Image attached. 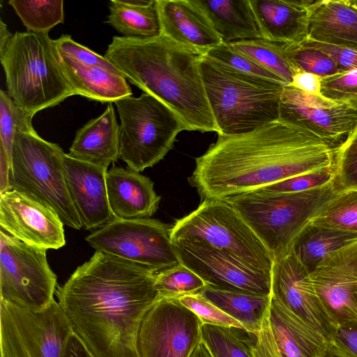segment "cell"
<instances>
[{
  "label": "cell",
  "instance_id": "cell-1",
  "mask_svg": "<svg viewBox=\"0 0 357 357\" xmlns=\"http://www.w3.org/2000/svg\"><path fill=\"white\" fill-rule=\"evenodd\" d=\"M157 271L96 251L57 287L58 303L73 331L94 357H138L140 324L159 296Z\"/></svg>",
  "mask_w": 357,
  "mask_h": 357
},
{
  "label": "cell",
  "instance_id": "cell-2",
  "mask_svg": "<svg viewBox=\"0 0 357 357\" xmlns=\"http://www.w3.org/2000/svg\"><path fill=\"white\" fill-rule=\"evenodd\" d=\"M340 144L280 119L235 135H218L195 158L188 181L202 200L226 199L286 178L336 169Z\"/></svg>",
  "mask_w": 357,
  "mask_h": 357
},
{
  "label": "cell",
  "instance_id": "cell-3",
  "mask_svg": "<svg viewBox=\"0 0 357 357\" xmlns=\"http://www.w3.org/2000/svg\"><path fill=\"white\" fill-rule=\"evenodd\" d=\"M204 55L160 35L114 36L104 56L130 83L169 107L187 130L218 133L201 73Z\"/></svg>",
  "mask_w": 357,
  "mask_h": 357
},
{
  "label": "cell",
  "instance_id": "cell-4",
  "mask_svg": "<svg viewBox=\"0 0 357 357\" xmlns=\"http://www.w3.org/2000/svg\"><path fill=\"white\" fill-rule=\"evenodd\" d=\"M200 69L218 135L247 132L279 119L284 84L241 72L206 54Z\"/></svg>",
  "mask_w": 357,
  "mask_h": 357
},
{
  "label": "cell",
  "instance_id": "cell-5",
  "mask_svg": "<svg viewBox=\"0 0 357 357\" xmlns=\"http://www.w3.org/2000/svg\"><path fill=\"white\" fill-rule=\"evenodd\" d=\"M0 59L7 93L32 119L75 96L63 73L54 40L47 33L15 32L0 50Z\"/></svg>",
  "mask_w": 357,
  "mask_h": 357
},
{
  "label": "cell",
  "instance_id": "cell-6",
  "mask_svg": "<svg viewBox=\"0 0 357 357\" xmlns=\"http://www.w3.org/2000/svg\"><path fill=\"white\" fill-rule=\"evenodd\" d=\"M341 189L336 176L309 190L278 192L257 189L225 200L245 220L274 258L291 250L298 235Z\"/></svg>",
  "mask_w": 357,
  "mask_h": 357
},
{
  "label": "cell",
  "instance_id": "cell-7",
  "mask_svg": "<svg viewBox=\"0 0 357 357\" xmlns=\"http://www.w3.org/2000/svg\"><path fill=\"white\" fill-rule=\"evenodd\" d=\"M173 244L213 250L255 269L271 275L273 257L226 200L205 199L198 207L176 220L171 228Z\"/></svg>",
  "mask_w": 357,
  "mask_h": 357
},
{
  "label": "cell",
  "instance_id": "cell-8",
  "mask_svg": "<svg viewBox=\"0 0 357 357\" xmlns=\"http://www.w3.org/2000/svg\"><path fill=\"white\" fill-rule=\"evenodd\" d=\"M65 153L36 131L17 132L14 137L9 186L52 208L64 225L82 228L71 201L63 172Z\"/></svg>",
  "mask_w": 357,
  "mask_h": 357
},
{
  "label": "cell",
  "instance_id": "cell-9",
  "mask_svg": "<svg viewBox=\"0 0 357 357\" xmlns=\"http://www.w3.org/2000/svg\"><path fill=\"white\" fill-rule=\"evenodd\" d=\"M121 124L119 158L137 172L158 163L187 128L178 116L156 98L144 93L116 100Z\"/></svg>",
  "mask_w": 357,
  "mask_h": 357
},
{
  "label": "cell",
  "instance_id": "cell-10",
  "mask_svg": "<svg viewBox=\"0 0 357 357\" xmlns=\"http://www.w3.org/2000/svg\"><path fill=\"white\" fill-rule=\"evenodd\" d=\"M73 333L55 300L37 312L0 300L1 357H65Z\"/></svg>",
  "mask_w": 357,
  "mask_h": 357
},
{
  "label": "cell",
  "instance_id": "cell-11",
  "mask_svg": "<svg viewBox=\"0 0 357 357\" xmlns=\"http://www.w3.org/2000/svg\"><path fill=\"white\" fill-rule=\"evenodd\" d=\"M46 252L0 229V300L34 312L54 301L56 275Z\"/></svg>",
  "mask_w": 357,
  "mask_h": 357
},
{
  "label": "cell",
  "instance_id": "cell-12",
  "mask_svg": "<svg viewBox=\"0 0 357 357\" xmlns=\"http://www.w3.org/2000/svg\"><path fill=\"white\" fill-rule=\"evenodd\" d=\"M171 228L151 218H114L89 234L85 241L96 251L159 272L180 264L171 239Z\"/></svg>",
  "mask_w": 357,
  "mask_h": 357
},
{
  "label": "cell",
  "instance_id": "cell-13",
  "mask_svg": "<svg viewBox=\"0 0 357 357\" xmlns=\"http://www.w3.org/2000/svg\"><path fill=\"white\" fill-rule=\"evenodd\" d=\"M203 324L178 298L159 296L140 324L137 356L189 357L202 341Z\"/></svg>",
  "mask_w": 357,
  "mask_h": 357
},
{
  "label": "cell",
  "instance_id": "cell-14",
  "mask_svg": "<svg viewBox=\"0 0 357 357\" xmlns=\"http://www.w3.org/2000/svg\"><path fill=\"white\" fill-rule=\"evenodd\" d=\"M271 294L331 344L337 326L316 293L310 273L292 250L273 259Z\"/></svg>",
  "mask_w": 357,
  "mask_h": 357
},
{
  "label": "cell",
  "instance_id": "cell-15",
  "mask_svg": "<svg viewBox=\"0 0 357 357\" xmlns=\"http://www.w3.org/2000/svg\"><path fill=\"white\" fill-rule=\"evenodd\" d=\"M279 119L340 144L357 124V109L287 85L280 98Z\"/></svg>",
  "mask_w": 357,
  "mask_h": 357
},
{
  "label": "cell",
  "instance_id": "cell-16",
  "mask_svg": "<svg viewBox=\"0 0 357 357\" xmlns=\"http://www.w3.org/2000/svg\"><path fill=\"white\" fill-rule=\"evenodd\" d=\"M310 276L337 327L357 321V241L328 255Z\"/></svg>",
  "mask_w": 357,
  "mask_h": 357
},
{
  "label": "cell",
  "instance_id": "cell-17",
  "mask_svg": "<svg viewBox=\"0 0 357 357\" xmlns=\"http://www.w3.org/2000/svg\"><path fill=\"white\" fill-rule=\"evenodd\" d=\"M63 223L57 213L15 190L0 194L1 229L20 241L45 250L66 244Z\"/></svg>",
  "mask_w": 357,
  "mask_h": 357
},
{
  "label": "cell",
  "instance_id": "cell-18",
  "mask_svg": "<svg viewBox=\"0 0 357 357\" xmlns=\"http://www.w3.org/2000/svg\"><path fill=\"white\" fill-rule=\"evenodd\" d=\"M174 245L180 264L196 273L207 284L271 294V275L213 250L180 244Z\"/></svg>",
  "mask_w": 357,
  "mask_h": 357
},
{
  "label": "cell",
  "instance_id": "cell-19",
  "mask_svg": "<svg viewBox=\"0 0 357 357\" xmlns=\"http://www.w3.org/2000/svg\"><path fill=\"white\" fill-rule=\"evenodd\" d=\"M107 170L64 155L66 186L85 230L98 229L114 219L107 197Z\"/></svg>",
  "mask_w": 357,
  "mask_h": 357
},
{
  "label": "cell",
  "instance_id": "cell-20",
  "mask_svg": "<svg viewBox=\"0 0 357 357\" xmlns=\"http://www.w3.org/2000/svg\"><path fill=\"white\" fill-rule=\"evenodd\" d=\"M161 35L204 54L222 43L205 13L192 0H156Z\"/></svg>",
  "mask_w": 357,
  "mask_h": 357
},
{
  "label": "cell",
  "instance_id": "cell-21",
  "mask_svg": "<svg viewBox=\"0 0 357 357\" xmlns=\"http://www.w3.org/2000/svg\"><path fill=\"white\" fill-rule=\"evenodd\" d=\"M106 183L114 218H151L156 212L160 197L149 177L128 167L112 165L107 172Z\"/></svg>",
  "mask_w": 357,
  "mask_h": 357
},
{
  "label": "cell",
  "instance_id": "cell-22",
  "mask_svg": "<svg viewBox=\"0 0 357 357\" xmlns=\"http://www.w3.org/2000/svg\"><path fill=\"white\" fill-rule=\"evenodd\" d=\"M263 39L287 45L308 36L309 0H250Z\"/></svg>",
  "mask_w": 357,
  "mask_h": 357
},
{
  "label": "cell",
  "instance_id": "cell-23",
  "mask_svg": "<svg viewBox=\"0 0 357 357\" xmlns=\"http://www.w3.org/2000/svg\"><path fill=\"white\" fill-rule=\"evenodd\" d=\"M268 319L282 357H321L330 345L272 294Z\"/></svg>",
  "mask_w": 357,
  "mask_h": 357
},
{
  "label": "cell",
  "instance_id": "cell-24",
  "mask_svg": "<svg viewBox=\"0 0 357 357\" xmlns=\"http://www.w3.org/2000/svg\"><path fill=\"white\" fill-rule=\"evenodd\" d=\"M119 129L114 108L109 103L100 116L77 131L68 155L107 169L119 158Z\"/></svg>",
  "mask_w": 357,
  "mask_h": 357
},
{
  "label": "cell",
  "instance_id": "cell-25",
  "mask_svg": "<svg viewBox=\"0 0 357 357\" xmlns=\"http://www.w3.org/2000/svg\"><path fill=\"white\" fill-rule=\"evenodd\" d=\"M59 59L63 73L75 95L109 103L132 95L122 74L79 63L60 53Z\"/></svg>",
  "mask_w": 357,
  "mask_h": 357
},
{
  "label": "cell",
  "instance_id": "cell-26",
  "mask_svg": "<svg viewBox=\"0 0 357 357\" xmlns=\"http://www.w3.org/2000/svg\"><path fill=\"white\" fill-rule=\"evenodd\" d=\"M307 38L332 44H357V8L349 0L312 1Z\"/></svg>",
  "mask_w": 357,
  "mask_h": 357
},
{
  "label": "cell",
  "instance_id": "cell-27",
  "mask_svg": "<svg viewBox=\"0 0 357 357\" xmlns=\"http://www.w3.org/2000/svg\"><path fill=\"white\" fill-rule=\"evenodd\" d=\"M206 15L222 43L263 39L250 0H192Z\"/></svg>",
  "mask_w": 357,
  "mask_h": 357
},
{
  "label": "cell",
  "instance_id": "cell-28",
  "mask_svg": "<svg viewBox=\"0 0 357 357\" xmlns=\"http://www.w3.org/2000/svg\"><path fill=\"white\" fill-rule=\"evenodd\" d=\"M206 299L238 321L252 334L259 332L267 312L271 295L206 285L200 292Z\"/></svg>",
  "mask_w": 357,
  "mask_h": 357
},
{
  "label": "cell",
  "instance_id": "cell-29",
  "mask_svg": "<svg viewBox=\"0 0 357 357\" xmlns=\"http://www.w3.org/2000/svg\"><path fill=\"white\" fill-rule=\"evenodd\" d=\"M357 241V232L307 224L296 237L292 251L311 273L328 255Z\"/></svg>",
  "mask_w": 357,
  "mask_h": 357
},
{
  "label": "cell",
  "instance_id": "cell-30",
  "mask_svg": "<svg viewBox=\"0 0 357 357\" xmlns=\"http://www.w3.org/2000/svg\"><path fill=\"white\" fill-rule=\"evenodd\" d=\"M107 22L125 37L154 38L161 35L156 0L147 6L123 5L118 0L109 2Z\"/></svg>",
  "mask_w": 357,
  "mask_h": 357
},
{
  "label": "cell",
  "instance_id": "cell-31",
  "mask_svg": "<svg viewBox=\"0 0 357 357\" xmlns=\"http://www.w3.org/2000/svg\"><path fill=\"white\" fill-rule=\"evenodd\" d=\"M227 44L278 76L285 86L291 84L294 76L298 73L287 55L284 44L262 38Z\"/></svg>",
  "mask_w": 357,
  "mask_h": 357
},
{
  "label": "cell",
  "instance_id": "cell-32",
  "mask_svg": "<svg viewBox=\"0 0 357 357\" xmlns=\"http://www.w3.org/2000/svg\"><path fill=\"white\" fill-rule=\"evenodd\" d=\"M202 337L214 357H253L254 334L244 329L203 324Z\"/></svg>",
  "mask_w": 357,
  "mask_h": 357
},
{
  "label": "cell",
  "instance_id": "cell-33",
  "mask_svg": "<svg viewBox=\"0 0 357 357\" xmlns=\"http://www.w3.org/2000/svg\"><path fill=\"white\" fill-rule=\"evenodd\" d=\"M308 224L357 232V190H340L317 211Z\"/></svg>",
  "mask_w": 357,
  "mask_h": 357
},
{
  "label": "cell",
  "instance_id": "cell-34",
  "mask_svg": "<svg viewBox=\"0 0 357 357\" xmlns=\"http://www.w3.org/2000/svg\"><path fill=\"white\" fill-rule=\"evenodd\" d=\"M27 31L47 33L64 20L63 0H10Z\"/></svg>",
  "mask_w": 357,
  "mask_h": 357
},
{
  "label": "cell",
  "instance_id": "cell-35",
  "mask_svg": "<svg viewBox=\"0 0 357 357\" xmlns=\"http://www.w3.org/2000/svg\"><path fill=\"white\" fill-rule=\"evenodd\" d=\"M206 285L200 276L181 264L157 272L154 283L160 297L176 298L199 293Z\"/></svg>",
  "mask_w": 357,
  "mask_h": 357
},
{
  "label": "cell",
  "instance_id": "cell-36",
  "mask_svg": "<svg viewBox=\"0 0 357 357\" xmlns=\"http://www.w3.org/2000/svg\"><path fill=\"white\" fill-rule=\"evenodd\" d=\"M32 118L26 114L8 93L0 90V146L8 154L11 163L14 137L17 132L35 131Z\"/></svg>",
  "mask_w": 357,
  "mask_h": 357
},
{
  "label": "cell",
  "instance_id": "cell-37",
  "mask_svg": "<svg viewBox=\"0 0 357 357\" xmlns=\"http://www.w3.org/2000/svg\"><path fill=\"white\" fill-rule=\"evenodd\" d=\"M287 55L297 72L303 71L322 79L340 73L336 63L324 52L302 44L285 45Z\"/></svg>",
  "mask_w": 357,
  "mask_h": 357
},
{
  "label": "cell",
  "instance_id": "cell-38",
  "mask_svg": "<svg viewBox=\"0 0 357 357\" xmlns=\"http://www.w3.org/2000/svg\"><path fill=\"white\" fill-rule=\"evenodd\" d=\"M335 176L341 189L357 190V124L337 147Z\"/></svg>",
  "mask_w": 357,
  "mask_h": 357
},
{
  "label": "cell",
  "instance_id": "cell-39",
  "mask_svg": "<svg viewBox=\"0 0 357 357\" xmlns=\"http://www.w3.org/2000/svg\"><path fill=\"white\" fill-rule=\"evenodd\" d=\"M321 93L337 103L357 109V70L322 79Z\"/></svg>",
  "mask_w": 357,
  "mask_h": 357
},
{
  "label": "cell",
  "instance_id": "cell-40",
  "mask_svg": "<svg viewBox=\"0 0 357 357\" xmlns=\"http://www.w3.org/2000/svg\"><path fill=\"white\" fill-rule=\"evenodd\" d=\"M178 299L197 314L204 324L244 329L238 321L220 310L200 293L185 295Z\"/></svg>",
  "mask_w": 357,
  "mask_h": 357
},
{
  "label": "cell",
  "instance_id": "cell-41",
  "mask_svg": "<svg viewBox=\"0 0 357 357\" xmlns=\"http://www.w3.org/2000/svg\"><path fill=\"white\" fill-rule=\"evenodd\" d=\"M206 55L241 72L275 80L284 84L278 76L244 54L234 50L227 43H222L212 48L206 53Z\"/></svg>",
  "mask_w": 357,
  "mask_h": 357
},
{
  "label": "cell",
  "instance_id": "cell-42",
  "mask_svg": "<svg viewBox=\"0 0 357 357\" xmlns=\"http://www.w3.org/2000/svg\"><path fill=\"white\" fill-rule=\"evenodd\" d=\"M335 178V169H326L298 174L260 188L278 192H297L324 185Z\"/></svg>",
  "mask_w": 357,
  "mask_h": 357
},
{
  "label": "cell",
  "instance_id": "cell-43",
  "mask_svg": "<svg viewBox=\"0 0 357 357\" xmlns=\"http://www.w3.org/2000/svg\"><path fill=\"white\" fill-rule=\"evenodd\" d=\"M54 43L58 52L61 54L68 56L79 63L101 67L112 72L121 74L105 56L75 42L70 35H61L58 39L54 40Z\"/></svg>",
  "mask_w": 357,
  "mask_h": 357
},
{
  "label": "cell",
  "instance_id": "cell-44",
  "mask_svg": "<svg viewBox=\"0 0 357 357\" xmlns=\"http://www.w3.org/2000/svg\"><path fill=\"white\" fill-rule=\"evenodd\" d=\"M301 44L319 50L336 63L340 73L357 70V44H332L306 39Z\"/></svg>",
  "mask_w": 357,
  "mask_h": 357
},
{
  "label": "cell",
  "instance_id": "cell-45",
  "mask_svg": "<svg viewBox=\"0 0 357 357\" xmlns=\"http://www.w3.org/2000/svg\"><path fill=\"white\" fill-rule=\"evenodd\" d=\"M330 344L345 357H357V321L338 326Z\"/></svg>",
  "mask_w": 357,
  "mask_h": 357
},
{
  "label": "cell",
  "instance_id": "cell-46",
  "mask_svg": "<svg viewBox=\"0 0 357 357\" xmlns=\"http://www.w3.org/2000/svg\"><path fill=\"white\" fill-rule=\"evenodd\" d=\"M321 79V77L314 74L299 71L294 76L290 86L307 93L322 96Z\"/></svg>",
  "mask_w": 357,
  "mask_h": 357
},
{
  "label": "cell",
  "instance_id": "cell-47",
  "mask_svg": "<svg viewBox=\"0 0 357 357\" xmlns=\"http://www.w3.org/2000/svg\"><path fill=\"white\" fill-rule=\"evenodd\" d=\"M65 357H94L84 342L74 333L70 335Z\"/></svg>",
  "mask_w": 357,
  "mask_h": 357
},
{
  "label": "cell",
  "instance_id": "cell-48",
  "mask_svg": "<svg viewBox=\"0 0 357 357\" xmlns=\"http://www.w3.org/2000/svg\"><path fill=\"white\" fill-rule=\"evenodd\" d=\"M10 172V160L3 148L0 146V194L10 190L9 186Z\"/></svg>",
  "mask_w": 357,
  "mask_h": 357
},
{
  "label": "cell",
  "instance_id": "cell-49",
  "mask_svg": "<svg viewBox=\"0 0 357 357\" xmlns=\"http://www.w3.org/2000/svg\"><path fill=\"white\" fill-rule=\"evenodd\" d=\"M189 357H214V356L202 340Z\"/></svg>",
  "mask_w": 357,
  "mask_h": 357
},
{
  "label": "cell",
  "instance_id": "cell-50",
  "mask_svg": "<svg viewBox=\"0 0 357 357\" xmlns=\"http://www.w3.org/2000/svg\"><path fill=\"white\" fill-rule=\"evenodd\" d=\"M12 34L7 29V25L0 20V50L3 49L10 40Z\"/></svg>",
  "mask_w": 357,
  "mask_h": 357
},
{
  "label": "cell",
  "instance_id": "cell-51",
  "mask_svg": "<svg viewBox=\"0 0 357 357\" xmlns=\"http://www.w3.org/2000/svg\"><path fill=\"white\" fill-rule=\"evenodd\" d=\"M155 0H118V1L123 5L142 7L147 6L154 2Z\"/></svg>",
  "mask_w": 357,
  "mask_h": 357
},
{
  "label": "cell",
  "instance_id": "cell-52",
  "mask_svg": "<svg viewBox=\"0 0 357 357\" xmlns=\"http://www.w3.org/2000/svg\"><path fill=\"white\" fill-rule=\"evenodd\" d=\"M321 357H345L337 351L331 344Z\"/></svg>",
  "mask_w": 357,
  "mask_h": 357
},
{
  "label": "cell",
  "instance_id": "cell-53",
  "mask_svg": "<svg viewBox=\"0 0 357 357\" xmlns=\"http://www.w3.org/2000/svg\"><path fill=\"white\" fill-rule=\"evenodd\" d=\"M350 3L357 8V0H349Z\"/></svg>",
  "mask_w": 357,
  "mask_h": 357
}]
</instances>
